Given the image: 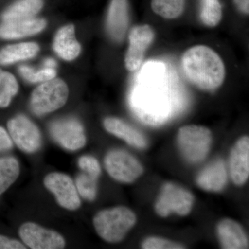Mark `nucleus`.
Returning a JSON list of instances; mask_svg holds the SVG:
<instances>
[{"label":"nucleus","instance_id":"obj_26","mask_svg":"<svg viewBox=\"0 0 249 249\" xmlns=\"http://www.w3.org/2000/svg\"><path fill=\"white\" fill-rule=\"evenodd\" d=\"M19 71L24 80L33 83H43L53 79L56 76L55 69L47 68L45 67L40 70H36L27 65H22L19 67Z\"/></svg>","mask_w":249,"mask_h":249},{"label":"nucleus","instance_id":"obj_28","mask_svg":"<svg viewBox=\"0 0 249 249\" xmlns=\"http://www.w3.org/2000/svg\"><path fill=\"white\" fill-rule=\"evenodd\" d=\"M142 248L145 249H183L184 246L160 237H150L142 244Z\"/></svg>","mask_w":249,"mask_h":249},{"label":"nucleus","instance_id":"obj_33","mask_svg":"<svg viewBox=\"0 0 249 249\" xmlns=\"http://www.w3.org/2000/svg\"><path fill=\"white\" fill-rule=\"evenodd\" d=\"M44 67L47 68L55 69L56 62L52 58H48L44 62Z\"/></svg>","mask_w":249,"mask_h":249},{"label":"nucleus","instance_id":"obj_23","mask_svg":"<svg viewBox=\"0 0 249 249\" xmlns=\"http://www.w3.org/2000/svg\"><path fill=\"white\" fill-rule=\"evenodd\" d=\"M152 9L165 19H175L182 14L185 0H152Z\"/></svg>","mask_w":249,"mask_h":249},{"label":"nucleus","instance_id":"obj_14","mask_svg":"<svg viewBox=\"0 0 249 249\" xmlns=\"http://www.w3.org/2000/svg\"><path fill=\"white\" fill-rule=\"evenodd\" d=\"M229 172L233 183L242 186L249 176V139L242 137L236 142L231 152Z\"/></svg>","mask_w":249,"mask_h":249},{"label":"nucleus","instance_id":"obj_17","mask_svg":"<svg viewBox=\"0 0 249 249\" xmlns=\"http://www.w3.org/2000/svg\"><path fill=\"white\" fill-rule=\"evenodd\" d=\"M105 129L109 133L119 137L129 145L144 149L147 145L145 136L124 121L115 117L106 118L103 121Z\"/></svg>","mask_w":249,"mask_h":249},{"label":"nucleus","instance_id":"obj_15","mask_svg":"<svg viewBox=\"0 0 249 249\" xmlns=\"http://www.w3.org/2000/svg\"><path fill=\"white\" fill-rule=\"evenodd\" d=\"M218 237L222 249L249 248V240L243 228L231 219H222L217 227Z\"/></svg>","mask_w":249,"mask_h":249},{"label":"nucleus","instance_id":"obj_5","mask_svg":"<svg viewBox=\"0 0 249 249\" xmlns=\"http://www.w3.org/2000/svg\"><path fill=\"white\" fill-rule=\"evenodd\" d=\"M67 85L60 78L43 82L33 91L31 106L38 115L48 114L65 106L68 98Z\"/></svg>","mask_w":249,"mask_h":249},{"label":"nucleus","instance_id":"obj_3","mask_svg":"<svg viewBox=\"0 0 249 249\" xmlns=\"http://www.w3.org/2000/svg\"><path fill=\"white\" fill-rule=\"evenodd\" d=\"M137 222L133 211L118 206L100 211L93 218V225L98 235L109 243H117L124 238Z\"/></svg>","mask_w":249,"mask_h":249},{"label":"nucleus","instance_id":"obj_4","mask_svg":"<svg viewBox=\"0 0 249 249\" xmlns=\"http://www.w3.org/2000/svg\"><path fill=\"white\" fill-rule=\"evenodd\" d=\"M212 140L211 131L203 126H183L178 134V144L181 155L192 163L205 160L209 155Z\"/></svg>","mask_w":249,"mask_h":249},{"label":"nucleus","instance_id":"obj_31","mask_svg":"<svg viewBox=\"0 0 249 249\" xmlns=\"http://www.w3.org/2000/svg\"><path fill=\"white\" fill-rule=\"evenodd\" d=\"M12 139L4 127L0 126V152L12 148Z\"/></svg>","mask_w":249,"mask_h":249},{"label":"nucleus","instance_id":"obj_13","mask_svg":"<svg viewBox=\"0 0 249 249\" xmlns=\"http://www.w3.org/2000/svg\"><path fill=\"white\" fill-rule=\"evenodd\" d=\"M129 22L127 0H111L106 19V28L109 37L116 42L124 40Z\"/></svg>","mask_w":249,"mask_h":249},{"label":"nucleus","instance_id":"obj_32","mask_svg":"<svg viewBox=\"0 0 249 249\" xmlns=\"http://www.w3.org/2000/svg\"><path fill=\"white\" fill-rule=\"evenodd\" d=\"M234 2L241 12L249 15V0H234Z\"/></svg>","mask_w":249,"mask_h":249},{"label":"nucleus","instance_id":"obj_12","mask_svg":"<svg viewBox=\"0 0 249 249\" xmlns=\"http://www.w3.org/2000/svg\"><path fill=\"white\" fill-rule=\"evenodd\" d=\"M50 132L61 146L71 151L79 150L86 143L84 128L76 119L55 121L51 124Z\"/></svg>","mask_w":249,"mask_h":249},{"label":"nucleus","instance_id":"obj_9","mask_svg":"<svg viewBox=\"0 0 249 249\" xmlns=\"http://www.w3.org/2000/svg\"><path fill=\"white\" fill-rule=\"evenodd\" d=\"M155 39V33L147 24L137 26L129 35V47L124 58L126 69L129 71L138 70L142 67L145 52Z\"/></svg>","mask_w":249,"mask_h":249},{"label":"nucleus","instance_id":"obj_16","mask_svg":"<svg viewBox=\"0 0 249 249\" xmlns=\"http://www.w3.org/2000/svg\"><path fill=\"white\" fill-rule=\"evenodd\" d=\"M46 22L42 19L31 18L0 24V38L14 40L36 35L45 29Z\"/></svg>","mask_w":249,"mask_h":249},{"label":"nucleus","instance_id":"obj_30","mask_svg":"<svg viewBox=\"0 0 249 249\" xmlns=\"http://www.w3.org/2000/svg\"><path fill=\"white\" fill-rule=\"evenodd\" d=\"M25 247L19 241L0 235V249H24Z\"/></svg>","mask_w":249,"mask_h":249},{"label":"nucleus","instance_id":"obj_10","mask_svg":"<svg viewBox=\"0 0 249 249\" xmlns=\"http://www.w3.org/2000/svg\"><path fill=\"white\" fill-rule=\"evenodd\" d=\"M45 186L55 196L58 204L64 209L75 211L80 206L76 185L65 174L52 173L45 177Z\"/></svg>","mask_w":249,"mask_h":249},{"label":"nucleus","instance_id":"obj_25","mask_svg":"<svg viewBox=\"0 0 249 249\" xmlns=\"http://www.w3.org/2000/svg\"><path fill=\"white\" fill-rule=\"evenodd\" d=\"M201 21L210 27L217 26L222 18V9L219 0H201Z\"/></svg>","mask_w":249,"mask_h":249},{"label":"nucleus","instance_id":"obj_24","mask_svg":"<svg viewBox=\"0 0 249 249\" xmlns=\"http://www.w3.org/2000/svg\"><path fill=\"white\" fill-rule=\"evenodd\" d=\"M17 80L9 72L0 70V107H7L12 98L17 94Z\"/></svg>","mask_w":249,"mask_h":249},{"label":"nucleus","instance_id":"obj_29","mask_svg":"<svg viewBox=\"0 0 249 249\" xmlns=\"http://www.w3.org/2000/svg\"><path fill=\"white\" fill-rule=\"evenodd\" d=\"M78 165L84 171L93 178H98L101 173V166L96 158L89 155L83 156L78 160Z\"/></svg>","mask_w":249,"mask_h":249},{"label":"nucleus","instance_id":"obj_7","mask_svg":"<svg viewBox=\"0 0 249 249\" xmlns=\"http://www.w3.org/2000/svg\"><path fill=\"white\" fill-rule=\"evenodd\" d=\"M108 174L116 181L132 183L143 173V168L134 156L123 150H113L105 158Z\"/></svg>","mask_w":249,"mask_h":249},{"label":"nucleus","instance_id":"obj_19","mask_svg":"<svg viewBox=\"0 0 249 249\" xmlns=\"http://www.w3.org/2000/svg\"><path fill=\"white\" fill-rule=\"evenodd\" d=\"M53 48L58 56L68 61L74 60L79 55L81 47L76 40L73 24L65 26L57 32Z\"/></svg>","mask_w":249,"mask_h":249},{"label":"nucleus","instance_id":"obj_6","mask_svg":"<svg viewBox=\"0 0 249 249\" xmlns=\"http://www.w3.org/2000/svg\"><path fill=\"white\" fill-rule=\"evenodd\" d=\"M194 197L189 191L173 183H165L156 201V213L161 217L172 213L186 216L191 213Z\"/></svg>","mask_w":249,"mask_h":249},{"label":"nucleus","instance_id":"obj_21","mask_svg":"<svg viewBox=\"0 0 249 249\" xmlns=\"http://www.w3.org/2000/svg\"><path fill=\"white\" fill-rule=\"evenodd\" d=\"M39 52L34 42H22L6 46L0 50V65H9L35 57Z\"/></svg>","mask_w":249,"mask_h":249},{"label":"nucleus","instance_id":"obj_11","mask_svg":"<svg viewBox=\"0 0 249 249\" xmlns=\"http://www.w3.org/2000/svg\"><path fill=\"white\" fill-rule=\"evenodd\" d=\"M19 234L24 243L32 249H60L65 246V239L60 234L44 229L35 223L22 224Z\"/></svg>","mask_w":249,"mask_h":249},{"label":"nucleus","instance_id":"obj_18","mask_svg":"<svg viewBox=\"0 0 249 249\" xmlns=\"http://www.w3.org/2000/svg\"><path fill=\"white\" fill-rule=\"evenodd\" d=\"M227 168L222 160H217L206 166L196 178V183L201 189L209 192L222 191L227 184Z\"/></svg>","mask_w":249,"mask_h":249},{"label":"nucleus","instance_id":"obj_2","mask_svg":"<svg viewBox=\"0 0 249 249\" xmlns=\"http://www.w3.org/2000/svg\"><path fill=\"white\" fill-rule=\"evenodd\" d=\"M181 65L187 78L201 89H216L225 78L222 58L206 46H195L188 49L183 53Z\"/></svg>","mask_w":249,"mask_h":249},{"label":"nucleus","instance_id":"obj_20","mask_svg":"<svg viewBox=\"0 0 249 249\" xmlns=\"http://www.w3.org/2000/svg\"><path fill=\"white\" fill-rule=\"evenodd\" d=\"M43 7L42 0H18L1 15V22L34 18Z\"/></svg>","mask_w":249,"mask_h":249},{"label":"nucleus","instance_id":"obj_27","mask_svg":"<svg viewBox=\"0 0 249 249\" xmlns=\"http://www.w3.org/2000/svg\"><path fill=\"white\" fill-rule=\"evenodd\" d=\"M97 178L86 173L80 174L76 180V187L80 196L88 201H93L97 194Z\"/></svg>","mask_w":249,"mask_h":249},{"label":"nucleus","instance_id":"obj_22","mask_svg":"<svg viewBox=\"0 0 249 249\" xmlns=\"http://www.w3.org/2000/svg\"><path fill=\"white\" fill-rule=\"evenodd\" d=\"M19 163L14 157L0 158V195L4 193L17 179Z\"/></svg>","mask_w":249,"mask_h":249},{"label":"nucleus","instance_id":"obj_8","mask_svg":"<svg viewBox=\"0 0 249 249\" xmlns=\"http://www.w3.org/2000/svg\"><path fill=\"white\" fill-rule=\"evenodd\" d=\"M7 127L13 142L22 151L32 153L40 148V131L26 116L19 115L13 118L8 122Z\"/></svg>","mask_w":249,"mask_h":249},{"label":"nucleus","instance_id":"obj_1","mask_svg":"<svg viewBox=\"0 0 249 249\" xmlns=\"http://www.w3.org/2000/svg\"><path fill=\"white\" fill-rule=\"evenodd\" d=\"M182 102L169 86L162 64L149 62L144 66L129 96V105L135 115L145 124L159 125L168 120Z\"/></svg>","mask_w":249,"mask_h":249}]
</instances>
